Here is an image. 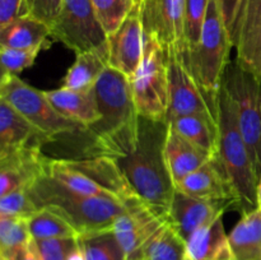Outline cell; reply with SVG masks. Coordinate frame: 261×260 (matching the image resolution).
<instances>
[{"label":"cell","instance_id":"6da1fadb","mask_svg":"<svg viewBox=\"0 0 261 260\" xmlns=\"http://www.w3.org/2000/svg\"><path fill=\"white\" fill-rule=\"evenodd\" d=\"M99 119L86 129L88 144L83 157H125L135 149L140 115L126 75L107 66L93 88Z\"/></svg>","mask_w":261,"mask_h":260},{"label":"cell","instance_id":"7a4b0ae2","mask_svg":"<svg viewBox=\"0 0 261 260\" xmlns=\"http://www.w3.org/2000/svg\"><path fill=\"white\" fill-rule=\"evenodd\" d=\"M167 132V121L140 116L137 147L130 154L115 160L135 195L165 219L175 193V184L165 157Z\"/></svg>","mask_w":261,"mask_h":260},{"label":"cell","instance_id":"3957f363","mask_svg":"<svg viewBox=\"0 0 261 260\" xmlns=\"http://www.w3.org/2000/svg\"><path fill=\"white\" fill-rule=\"evenodd\" d=\"M37 208L56 212L74 227L78 235L112 229L115 222L134 200L121 201L103 196L82 195L68 190L43 175L28 190Z\"/></svg>","mask_w":261,"mask_h":260},{"label":"cell","instance_id":"277c9868","mask_svg":"<svg viewBox=\"0 0 261 260\" xmlns=\"http://www.w3.org/2000/svg\"><path fill=\"white\" fill-rule=\"evenodd\" d=\"M218 147L216 157L221 162L237 198L236 208L242 214L257 209V178L249 148L239 126L236 107L222 84L217 105Z\"/></svg>","mask_w":261,"mask_h":260},{"label":"cell","instance_id":"5b68a950","mask_svg":"<svg viewBox=\"0 0 261 260\" xmlns=\"http://www.w3.org/2000/svg\"><path fill=\"white\" fill-rule=\"evenodd\" d=\"M46 175L68 190L82 195L130 201L137 199L116 161L109 157L56 160L47 157Z\"/></svg>","mask_w":261,"mask_h":260},{"label":"cell","instance_id":"8992f818","mask_svg":"<svg viewBox=\"0 0 261 260\" xmlns=\"http://www.w3.org/2000/svg\"><path fill=\"white\" fill-rule=\"evenodd\" d=\"M233 48L218 0H209L208 12L195 50L188 53V61L204 94L217 109L218 96L228 66L229 51Z\"/></svg>","mask_w":261,"mask_h":260},{"label":"cell","instance_id":"52a82bcc","mask_svg":"<svg viewBox=\"0 0 261 260\" xmlns=\"http://www.w3.org/2000/svg\"><path fill=\"white\" fill-rule=\"evenodd\" d=\"M129 81L140 116L166 121L168 110L167 50L152 36L145 35L143 60Z\"/></svg>","mask_w":261,"mask_h":260},{"label":"cell","instance_id":"ba28073f","mask_svg":"<svg viewBox=\"0 0 261 260\" xmlns=\"http://www.w3.org/2000/svg\"><path fill=\"white\" fill-rule=\"evenodd\" d=\"M0 98L9 102L50 142L59 135L86 132L83 125L63 116L45 92L30 86L18 75L0 76Z\"/></svg>","mask_w":261,"mask_h":260},{"label":"cell","instance_id":"9c48e42d","mask_svg":"<svg viewBox=\"0 0 261 260\" xmlns=\"http://www.w3.org/2000/svg\"><path fill=\"white\" fill-rule=\"evenodd\" d=\"M223 87L233 101L237 120L257 178L261 176V83L236 61L224 71Z\"/></svg>","mask_w":261,"mask_h":260},{"label":"cell","instance_id":"30bf717a","mask_svg":"<svg viewBox=\"0 0 261 260\" xmlns=\"http://www.w3.org/2000/svg\"><path fill=\"white\" fill-rule=\"evenodd\" d=\"M51 35L75 54L94 50L109 55V36L99 23L91 0H61Z\"/></svg>","mask_w":261,"mask_h":260},{"label":"cell","instance_id":"8fae6325","mask_svg":"<svg viewBox=\"0 0 261 260\" xmlns=\"http://www.w3.org/2000/svg\"><path fill=\"white\" fill-rule=\"evenodd\" d=\"M168 110L166 121L191 114L217 117V109L209 102L191 71L186 51L168 48Z\"/></svg>","mask_w":261,"mask_h":260},{"label":"cell","instance_id":"7c38bea8","mask_svg":"<svg viewBox=\"0 0 261 260\" xmlns=\"http://www.w3.org/2000/svg\"><path fill=\"white\" fill-rule=\"evenodd\" d=\"M139 17L145 35L154 37L166 50L186 51L185 0H140Z\"/></svg>","mask_w":261,"mask_h":260},{"label":"cell","instance_id":"4fadbf2b","mask_svg":"<svg viewBox=\"0 0 261 260\" xmlns=\"http://www.w3.org/2000/svg\"><path fill=\"white\" fill-rule=\"evenodd\" d=\"M229 36L234 61L261 83V0H240Z\"/></svg>","mask_w":261,"mask_h":260},{"label":"cell","instance_id":"5bb4252c","mask_svg":"<svg viewBox=\"0 0 261 260\" xmlns=\"http://www.w3.org/2000/svg\"><path fill=\"white\" fill-rule=\"evenodd\" d=\"M166 222L167 219L158 217L140 199L133 201L112 227L126 260H144L145 246Z\"/></svg>","mask_w":261,"mask_h":260},{"label":"cell","instance_id":"9a60e30c","mask_svg":"<svg viewBox=\"0 0 261 260\" xmlns=\"http://www.w3.org/2000/svg\"><path fill=\"white\" fill-rule=\"evenodd\" d=\"M145 32L139 17V4L112 35L109 36V66L132 78L143 60Z\"/></svg>","mask_w":261,"mask_h":260},{"label":"cell","instance_id":"2e32d148","mask_svg":"<svg viewBox=\"0 0 261 260\" xmlns=\"http://www.w3.org/2000/svg\"><path fill=\"white\" fill-rule=\"evenodd\" d=\"M182 193L212 203L231 206L237 204L233 188L216 154L201 167L175 185Z\"/></svg>","mask_w":261,"mask_h":260},{"label":"cell","instance_id":"e0dca14e","mask_svg":"<svg viewBox=\"0 0 261 260\" xmlns=\"http://www.w3.org/2000/svg\"><path fill=\"white\" fill-rule=\"evenodd\" d=\"M42 145H31L0 158V196L18 189L30 190L46 173L47 157L41 152Z\"/></svg>","mask_w":261,"mask_h":260},{"label":"cell","instance_id":"ac0fdd59","mask_svg":"<svg viewBox=\"0 0 261 260\" xmlns=\"http://www.w3.org/2000/svg\"><path fill=\"white\" fill-rule=\"evenodd\" d=\"M227 208L223 204L193 198L175 188L167 222L186 241L199 228L223 216Z\"/></svg>","mask_w":261,"mask_h":260},{"label":"cell","instance_id":"d6986e66","mask_svg":"<svg viewBox=\"0 0 261 260\" xmlns=\"http://www.w3.org/2000/svg\"><path fill=\"white\" fill-rule=\"evenodd\" d=\"M50 140L38 132L22 114L4 98H0V158L31 145Z\"/></svg>","mask_w":261,"mask_h":260},{"label":"cell","instance_id":"ffe728a7","mask_svg":"<svg viewBox=\"0 0 261 260\" xmlns=\"http://www.w3.org/2000/svg\"><path fill=\"white\" fill-rule=\"evenodd\" d=\"M185 260H234L223 216L203 226L186 240Z\"/></svg>","mask_w":261,"mask_h":260},{"label":"cell","instance_id":"44dd1931","mask_svg":"<svg viewBox=\"0 0 261 260\" xmlns=\"http://www.w3.org/2000/svg\"><path fill=\"white\" fill-rule=\"evenodd\" d=\"M165 157L170 175L176 185L186 176L208 162L213 155L181 137L168 125L165 144Z\"/></svg>","mask_w":261,"mask_h":260},{"label":"cell","instance_id":"7402d4cb","mask_svg":"<svg viewBox=\"0 0 261 260\" xmlns=\"http://www.w3.org/2000/svg\"><path fill=\"white\" fill-rule=\"evenodd\" d=\"M51 27L32 15H20L0 28V46L17 50H43L51 45Z\"/></svg>","mask_w":261,"mask_h":260},{"label":"cell","instance_id":"603a6c76","mask_svg":"<svg viewBox=\"0 0 261 260\" xmlns=\"http://www.w3.org/2000/svg\"><path fill=\"white\" fill-rule=\"evenodd\" d=\"M48 101L66 119L88 127L99 119L98 103L94 91H73L65 87L43 91Z\"/></svg>","mask_w":261,"mask_h":260},{"label":"cell","instance_id":"cb8c5ba5","mask_svg":"<svg viewBox=\"0 0 261 260\" xmlns=\"http://www.w3.org/2000/svg\"><path fill=\"white\" fill-rule=\"evenodd\" d=\"M170 127L196 147L214 155L218 147V121L209 114H191L168 122Z\"/></svg>","mask_w":261,"mask_h":260},{"label":"cell","instance_id":"d4e9b609","mask_svg":"<svg viewBox=\"0 0 261 260\" xmlns=\"http://www.w3.org/2000/svg\"><path fill=\"white\" fill-rule=\"evenodd\" d=\"M234 260H261V211L242 214L228 235Z\"/></svg>","mask_w":261,"mask_h":260},{"label":"cell","instance_id":"484cf974","mask_svg":"<svg viewBox=\"0 0 261 260\" xmlns=\"http://www.w3.org/2000/svg\"><path fill=\"white\" fill-rule=\"evenodd\" d=\"M107 66V54L94 50L76 54L75 61L64 76L63 87L73 91H92Z\"/></svg>","mask_w":261,"mask_h":260},{"label":"cell","instance_id":"4316f807","mask_svg":"<svg viewBox=\"0 0 261 260\" xmlns=\"http://www.w3.org/2000/svg\"><path fill=\"white\" fill-rule=\"evenodd\" d=\"M78 244L83 260H126L112 229L79 235Z\"/></svg>","mask_w":261,"mask_h":260},{"label":"cell","instance_id":"83f0119b","mask_svg":"<svg viewBox=\"0 0 261 260\" xmlns=\"http://www.w3.org/2000/svg\"><path fill=\"white\" fill-rule=\"evenodd\" d=\"M186 241L166 222L144 249V260H185Z\"/></svg>","mask_w":261,"mask_h":260},{"label":"cell","instance_id":"f1b7e54d","mask_svg":"<svg viewBox=\"0 0 261 260\" xmlns=\"http://www.w3.org/2000/svg\"><path fill=\"white\" fill-rule=\"evenodd\" d=\"M28 228L33 240H54L71 239L78 237V232L56 212L46 208H38V211L28 219Z\"/></svg>","mask_w":261,"mask_h":260},{"label":"cell","instance_id":"f546056e","mask_svg":"<svg viewBox=\"0 0 261 260\" xmlns=\"http://www.w3.org/2000/svg\"><path fill=\"white\" fill-rule=\"evenodd\" d=\"M31 241L28 219L0 217V260H17Z\"/></svg>","mask_w":261,"mask_h":260},{"label":"cell","instance_id":"4dcf8cb0","mask_svg":"<svg viewBox=\"0 0 261 260\" xmlns=\"http://www.w3.org/2000/svg\"><path fill=\"white\" fill-rule=\"evenodd\" d=\"M99 23L107 36L112 35L140 0H91Z\"/></svg>","mask_w":261,"mask_h":260},{"label":"cell","instance_id":"1f68e13d","mask_svg":"<svg viewBox=\"0 0 261 260\" xmlns=\"http://www.w3.org/2000/svg\"><path fill=\"white\" fill-rule=\"evenodd\" d=\"M209 0H185V37L186 51L195 50L200 41L204 20L208 12Z\"/></svg>","mask_w":261,"mask_h":260},{"label":"cell","instance_id":"d6a6232c","mask_svg":"<svg viewBox=\"0 0 261 260\" xmlns=\"http://www.w3.org/2000/svg\"><path fill=\"white\" fill-rule=\"evenodd\" d=\"M41 260H83L78 237L35 240Z\"/></svg>","mask_w":261,"mask_h":260},{"label":"cell","instance_id":"836d02e7","mask_svg":"<svg viewBox=\"0 0 261 260\" xmlns=\"http://www.w3.org/2000/svg\"><path fill=\"white\" fill-rule=\"evenodd\" d=\"M38 211L27 189H18L0 196V217H18L30 219Z\"/></svg>","mask_w":261,"mask_h":260},{"label":"cell","instance_id":"e575fe53","mask_svg":"<svg viewBox=\"0 0 261 260\" xmlns=\"http://www.w3.org/2000/svg\"><path fill=\"white\" fill-rule=\"evenodd\" d=\"M41 50H17L0 46L2 75H18L24 69L33 65Z\"/></svg>","mask_w":261,"mask_h":260},{"label":"cell","instance_id":"d590c367","mask_svg":"<svg viewBox=\"0 0 261 260\" xmlns=\"http://www.w3.org/2000/svg\"><path fill=\"white\" fill-rule=\"evenodd\" d=\"M60 7L61 0H23L22 15H32L53 28Z\"/></svg>","mask_w":261,"mask_h":260},{"label":"cell","instance_id":"8d00e7d4","mask_svg":"<svg viewBox=\"0 0 261 260\" xmlns=\"http://www.w3.org/2000/svg\"><path fill=\"white\" fill-rule=\"evenodd\" d=\"M23 0H0V28L22 15Z\"/></svg>","mask_w":261,"mask_h":260},{"label":"cell","instance_id":"74e56055","mask_svg":"<svg viewBox=\"0 0 261 260\" xmlns=\"http://www.w3.org/2000/svg\"><path fill=\"white\" fill-rule=\"evenodd\" d=\"M219 7H221L222 15H223L224 23H226L228 32L231 30V25L233 23L234 15H236L237 8H239L240 0H218Z\"/></svg>","mask_w":261,"mask_h":260},{"label":"cell","instance_id":"f35d334b","mask_svg":"<svg viewBox=\"0 0 261 260\" xmlns=\"http://www.w3.org/2000/svg\"><path fill=\"white\" fill-rule=\"evenodd\" d=\"M17 260H41L38 250L37 247H36L35 240L32 239V241L28 244V246L20 252V255L17 257Z\"/></svg>","mask_w":261,"mask_h":260},{"label":"cell","instance_id":"ab89813d","mask_svg":"<svg viewBox=\"0 0 261 260\" xmlns=\"http://www.w3.org/2000/svg\"><path fill=\"white\" fill-rule=\"evenodd\" d=\"M257 209L261 211V176L259 178V184H257Z\"/></svg>","mask_w":261,"mask_h":260}]
</instances>
